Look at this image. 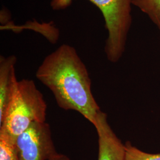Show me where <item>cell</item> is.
Segmentation results:
<instances>
[{
	"instance_id": "1",
	"label": "cell",
	"mask_w": 160,
	"mask_h": 160,
	"mask_svg": "<svg viewBox=\"0 0 160 160\" xmlns=\"http://www.w3.org/2000/svg\"><path fill=\"white\" fill-rule=\"evenodd\" d=\"M36 77L51 91L59 108L76 111L95 125L101 110L92 93L86 65L74 47L63 44L48 55Z\"/></svg>"
},
{
	"instance_id": "2",
	"label": "cell",
	"mask_w": 160,
	"mask_h": 160,
	"mask_svg": "<svg viewBox=\"0 0 160 160\" xmlns=\"http://www.w3.org/2000/svg\"><path fill=\"white\" fill-rule=\"evenodd\" d=\"M47 104L33 80H17L2 120L0 134L16 142V138L33 123L46 122Z\"/></svg>"
},
{
	"instance_id": "3",
	"label": "cell",
	"mask_w": 160,
	"mask_h": 160,
	"mask_svg": "<svg viewBox=\"0 0 160 160\" xmlns=\"http://www.w3.org/2000/svg\"><path fill=\"white\" fill-rule=\"evenodd\" d=\"M103 14L108 31L104 52L112 63L118 62L126 47L128 35L132 22V0H88ZM73 0H51L50 6L55 11L63 10L72 4Z\"/></svg>"
},
{
	"instance_id": "4",
	"label": "cell",
	"mask_w": 160,
	"mask_h": 160,
	"mask_svg": "<svg viewBox=\"0 0 160 160\" xmlns=\"http://www.w3.org/2000/svg\"><path fill=\"white\" fill-rule=\"evenodd\" d=\"M16 147L19 160H49L58 153L46 122L33 123L16 138Z\"/></svg>"
},
{
	"instance_id": "5",
	"label": "cell",
	"mask_w": 160,
	"mask_h": 160,
	"mask_svg": "<svg viewBox=\"0 0 160 160\" xmlns=\"http://www.w3.org/2000/svg\"><path fill=\"white\" fill-rule=\"evenodd\" d=\"M94 126L98 135V160H125V143H122L110 126L107 114L101 110Z\"/></svg>"
},
{
	"instance_id": "6",
	"label": "cell",
	"mask_w": 160,
	"mask_h": 160,
	"mask_svg": "<svg viewBox=\"0 0 160 160\" xmlns=\"http://www.w3.org/2000/svg\"><path fill=\"white\" fill-rule=\"evenodd\" d=\"M17 57H0V122L2 120L12 98L17 81L15 65Z\"/></svg>"
},
{
	"instance_id": "7",
	"label": "cell",
	"mask_w": 160,
	"mask_h": 160,
	"mask_svg": "<svg viewBox=\"0 0 160 160\" xmlns=\"http://www.w3.org/2000/svg\"><path fill=\"white\" fill-rule=\"evenodd\" d=\"M132 5L145 13L160 30V0H132Z\"/></svg>"
},
{
	"instance_id": "8",
	"label": "cell",
	"mask_w": 160,
	"mask_h": 160,
	"mask_svg": "<svg viewBox=\"0 0 160 160\" xmlns=\"http://www.w3.org/2000/svg\"><path fill=\"white\" fill-rule=\"evenodd\" d=\"M0 160H19L16 142L0 134Z\"/></svg>"
},
{
	"instance_id": "9",
	"label": "cell",
	"mask_w": 160,
	"mask_h": 160,
	"mask_svg": "<svg viewBox=\"0 0 160 160\" xmlns=\"http://www.w3.org/2000/svg\"><path fill=\"white\" fill-rule=\"evenodd\" d=\"M125 160H160V154H151L142 151L127 141L125 143Z\"/></svg>"
},
{
	"instance_id": "10",
	"label": "cell",
	"mask_w": 160,
	"mask_h": 160,
	"mask_svg": "<svg viewBox=\"0 0 160 160\" xmlns=\"http://www.w3.org/2000/svg\"><path fill=\"white\" fill-rule=\"evenodd\" d=\"M49 160H70V159L66 155L58 153Z\"/></svg>"
}]
</instances>
